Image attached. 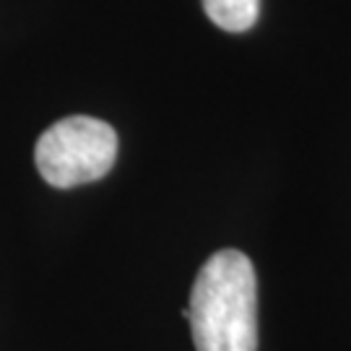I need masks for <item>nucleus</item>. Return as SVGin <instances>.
Wrapping results in <instances>:
<instances>
[{
	"instance_id": "3",
	"label": "nucleus",
	"mask_w": 351,
	"mask_h": 351,
	"mask_svg": "<svg viewBox=\"0 0 351 351\" xmlns=\"http://www.w3.org/2000/svg\"><path fill=\"white\" fill-rule=\"evenodd\" d=\"M201 3L213 24L232 34L252 29L261 13V0H201Z\"/></svg>"
},
{
	"instance_id": "1",
	"label": "nucleus",
	"mask_w": 351,
	"mask_h": 351,
	"mask_svg": "<svg viewBox=\"0 0 351 351\" xmlns=\"http://www.w3.org/2000/svg\"><path fill=\"white\" fill-rule=\"evenodd\" d=\"M195 351H258V281L239 250H219L203 263L182 310Z\"/></svg>"
},
{
	"instance_id": "2",
	"label": "nucleus",
	"mask_w": 351,
	"mask_h": 351,
	"mask_svg": "<svg viewBox=\"0 0 351 351\" xmlns=\"http://www.w3.org/2000/svg\"><path fill=\"white\" fill-rule=\"evenodd\" d=\"M117 159V133L110 123L73 114L50 125L37 141L34 162L52 188H78L101 180Z\"/></svg>"
}]
</instances>
